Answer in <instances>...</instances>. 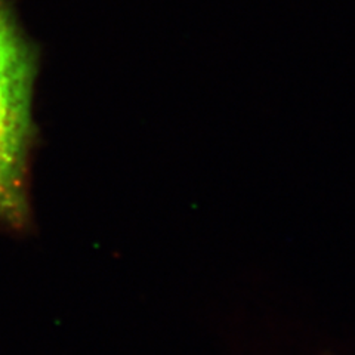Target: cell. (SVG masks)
Returning <instances> with one entry per match:
<instances>
[{"mask_svg": "<svg viewBox=\"0 0 355 355\" xmlns=\"http://www.w3.org/2000/svg\"><path fill=\"white\" fill-rule=\"evenodd\" d=\"M40 48L21 26L15 0H0V224L30 222V159L37 141L33 116Z\"/></svg>", "mask_w": 355, "mask_h": 355, "instance_id": "1", "label": "cell"}]
</instances>
